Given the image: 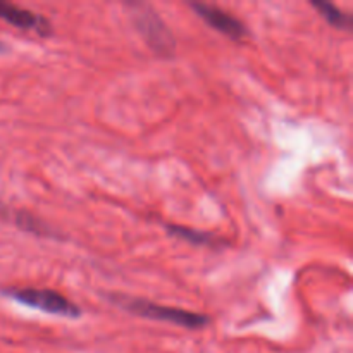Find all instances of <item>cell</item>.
<instances>
[{"mask_svg": "<svg viewBox=\"0 0 353 353\" xmlns=\"http://www.w3.org/2000/svg\"><path fill=\"white\" fill-rule=\"evenodd\" d=\"M2 52H6V45H3L2 41H0V54H2Z\"/></svg>", "mask_w": 353, "mask_h": 353, "instance_id": "cell-9", "label": "cell"}, {"mask_svg": "<svg viewBox=\"0 0 353 353\" xmlns=\"http://www.w3.org/2000/svg\"><path fill=\"white\" fill-rule=\"evenodd\" d=\"M3 296L14 300L19 305L37 309L40 312L52 314V316L65 317V319H78L81 316V309L65 299L61 293L54 290H40V288H10L3 290Z\"/></svg>", "mask_w": 353, "mask_h": 353, "instance_id": "cell-2", "label": "cell"}, {"mask_svg": "<svg viewBox=\"0 0 353 353\" xmlns=\"http://www.w3.org/2000/svg\"><path fill=\"white\" fill-rule=\"evenodd\" d=\"M130 9L134 26L150 45L152 50L164 57H171L174 52V38L159 14L145 3H130Z\"/></svg>", "mask_w": 353, "mask_h": 353, "instance_id": "cell-3", "label": "cell"}, {"mask_svg": "<svg viewBox=\"0 0 353 353\" xmlns=\"http://www.w3.org/2000/svg\"><path fill=\"white\" fill-rule=\"evenodd\" d=\"M109 299L112 300L116 305H119L121 309L128 310V312L131 314H137V316L140 317H145V319L176 324V326L188 327V330H200V327H205L207 324L210 323L209 316L192 312V310L159 305V303L148 302V300L133 299V296L124 295H110Z\"/></svg>", "mask_w": 353, "mask_h": 353, "instance_id": "cell-1", "label": "cell"}, {"mask_svg": "<svg viewBox=\"0 0 353 353\" xmlns=\"http://www.w3.org/2000/svg\"><path fill=\"white\" fill-rule=\"evenodd\" d=\"M312 6L319 10L321 16L331 24V26L338 28V30H350L352 28V17L347 12L338 9L336 6L330 2H324V0H314Z\"/></svg>", "mask_w": 353, "mask_h": 353, "instance_id": "cell-7", "label": "cell"}, {"mask_svg": "<svg viewBox=\"0 0 353 353\" xmlns=\"http://www.w3.org/2000/svg\"><path fill=\"white\" fill-rule=\"evenodd\" d=\"M0 217H9V219H12L10 223H14L17 228H21V230L28 231V233H34V234H38V236H54L50 228H47L43 223H40L38 219H34V217L28 216L26 212H14L12 214L7 210V207L0 205Z\"/></svg>", "mask_w": 353, "mask_h": 353, "instance_id": "cell-6", "label": "cell"}, {"mask_svg": "<svg viewBox=\"0 0 353 353\" xmlns=\"http://www.w3.org/2000/svg\"><path fill=\"white\" fill-rule=\"evenodd\" d=\"M0 19L19 28V30L37 31L40 34L50 33V24L45 17L9 2H0Z\"/></svg>", "mask_w": 353, "mask_h": 353, "instance_id": "cell-5", "label": "cell"}, {"mask_svg": "<svg viewBox=\"0 0 353 353\" xmlns=\"http://www.w3.org/2000/svg\"><path fill=\"white\" fill-rule=\"evenodd\" d=\"M190 6L210 28L226 34L228 38L241 40L247 34L243 23L234 16H231V14H228L226 10L219 9L216 6H207V3H190Z\"/></svg>", "mask_w": 353, "mask_h": 353, "instance_id": "cell-4", "label": "cell"}, {"mask_svg": "<svg viewBox=\"0 0 353 353\" xmlns=\"http://www.w3.org/2000/svg\"><path fill=\"white\" fill-rule=\"evenodd\" d=\"M168 231L176 238H181V240L190 241V243L195 245H217V238H214V234L209 233H200V231H193L190 228H181V226H168Z\"/></svg>", "mask_w": 353, "mask_h": 353, "instance_id": "cell-8", "label": "cell"}]
</instances>
